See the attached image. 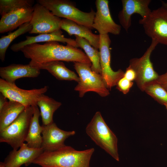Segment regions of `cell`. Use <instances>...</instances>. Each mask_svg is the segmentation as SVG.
I'll list each match as a JSON object with an SVG mask.
<instances>
[{"label": "cell", "mask_w": 167, "mask_h": 167, "mask_svg": "<svg viewBox=\"0 0 167 167\" xmlns=\"http://www.w3.org/2000/svg\"><path fill=\"white\" fill-rule=\"evenodd\" d=\"M24 57L30 59L29 64L36 66L53 61L92 63L85 53L78 48L67 44L64 45L57 41L35 43L27 45L20 50Z\"/></svg>", "instance_id": "1"}, {"label": "cell", "mask_w": 167, "mask_h": 167, "mask_svg": "<svg viewBox=\"0 0 167 167\" xmlns=\"http://www.w3.org/2000/svg\"><path fill=\"white\" fill-rule=\"evenodd\" d=\"M93 148L78 151L66 146L52 152H44L32 163L42 167H90Z\"/></svg>", "instance_id": "2"}, {"label": "cell", "mask_w": 167, "mask_h": 167, "mask_svg": "<svg viewBox=\"0 0 167 167\" xmlns=\"http://www.w3.org/2000/svg\"><path fill=\"white\" fill-rule=\"evenodd\" d=\"M85 131L97 145L116 161H119L117 138L107 125L100 112L95 113L87 126Z\"/></svg>", "instance_id": "3"}, {"label": "cell", "mask_w": 167, "mask_h": 167, "mask_svg": "<svg viewBox=\"0 0 167 167\" xmlns=\"http://www.w3.org/2000/svg\"><path fill=\"white\" fill-rule=\"evenodd\" d=\"M36 2L58 17L72 20L91 30L93 29L95 12L92 9L89 12H83L77 8L73 2L67 0H37Z\"/></svg>", "instance_id": "4"}, {"label": "cell", "mask_w": 167, "mask_h": 167, "mask_svg": "<svg viewBox=\"0 0 167 167\" xmlns=\"http://www.w3.org/2000/svg\"><path fill=\"white\" fill-rule=\"evenodd\" d=\"M74 66L78 73L79 80L74 88L80 97L88 92H95L102 97L108 96L110 93L102 75L92 71L91 66L85 63L75 62Z\"/></svg>", "instance_id": "5"}, {"label": "cell", "mask_w": 167, "mask_h": 167, "mask_svg": "<svg viewBox=\"0 0 167 167\" xmlns=\"http://www.w3.org/2000/svg\"><path fill=\"white\" fill-rule=\"evenodd\" d=\"M34 112L33 106L25 109L5 129L0 132V142L6 143L17 150L25 141Z\"/></svg>", "instance_id": "6"}, {"label": "cell", "mask_w": 167, "mask_h": 167, "mask_svg": "<svg viewBox=\"0 0 167 167\" xmlns=\"http://www.w3.org/2000/svg\"><path fill=\"white\" fill-rule=\"evenodd\" d=\"M158 44L156 40H152L151 44L141 57L132 58L130 61L129 66L135 71V81L142 91H143L147 84L156 80L159 76L150 60L151 54Z\"/></svg>", "instance_id": "7"}, {"label": "cell", "mask_w": 167, "mask_h": 167, "mask_svg": "<svg viewBox=\"0 0 167 167\" xmlns=\"http://www.w3.org/2000/svg\"><path fill=\"white\" fill-rule=\"evenodd\" d=\"M145 34L159 43L167 45V9L162 6L152 11L148 16L139 20Z\"/></svg>", "instance_id": "8"}, {"label": "cell", "mask_w": 167, "mask_h": 167, "mask_svg": "<svg viewBox=\"0 0 167 167\" xmlns=\"http://www.w3.org/2000/svg\"><path fill=\"white\" fill-rule=\"evenodd\" d=\"M48 87L24 90L18 87L15 83L8 82L0 79V92L9 101L18 102L26 108L37 105L40 96L47 92Z\"/></svg>", "instance_id": "9"}, {"label": "cell", "mask_w": 167, "mask_h": 167, "mask_svg": "<svg viewBox=\"0 0 167 167\" xmlns=\"http://www.w3.org/2000/svg\"><path fill=\"white\" fill-rule=\"evenodd\" d=\"M33 7V15L30 22L32 28L29 33H47L61 29L62 19L60 18L38 3Z\"/></svg>", "instance_id": "10"}, {"label": "cell", "mask_w": 167, "mask_h": 167, "mask_svg": "<svg viewBox=\"0 0 167 167\" xmlns=\"http://www.w3.org/2000/svg\"><path fill=\"white\" fill-rule=\"evenodd\" d=\"M99 49L100 53V65L101 75L108 88L110 90L118 80L124 76V72L120 69L113 71L111 65L110 46L111 41L108 34L100 35Z\"/></svg>", "instance_id": "11"}, {"label": "cell", "mask_w": 167, "mask_h": 167, "mask_svg": "<svg viewBox=\"0 0 167 167\" xmlns=\"http://www.w3.org/2000/svg\"><path fill=\"white\" fill-rule=\"evenodd\" d=\"M108 0H96L95 12L92 25L93 28L96 30L99 35L110 33L118 35L121 32V26L113 20L109 11Z\"/></svg>", "instance_id": "12"}, {"label": "cell", "mask_w": 167, "mask_h": 167, "mask_svg": "<svg viewBox=\"0 0 167 167\" xmlns=\"http://www.w3.org/2000/svg\"><path fill=\"white\" fill-rule=\"evenodd\" d=\"M41 147L44 152H52L65 146L66 139L75 134L74 131H67L58 128L54 122L46 125H42Z\"/></svg>", "instance_id": "13"}, {"label": "cell", "mask_w": 167, "mask_h": 167, "mask_svg": "<svg viewBox=\"0 0 167 167\" xmlns=\"http://www.w3.org/2000/svg\"><path fill=\"white\" fill-rule=\"evenodd\" d=\"M122 9L118 15L122 26L127 32L131 24V16L139 15L142 19L147 17L151 11L149 7L151 0H122Z\"/></svg>", "instance_id": "14"}, {"label": "cell", "mask_w": 167, "mask_h": 167, "mask_svg": "<svg viewBox=\"0 0 167 167\" xmlns=\"http://www.w3.org/2000/svg\"><path fill=\"white\" fill-rule=\"evenodd\" d=\"M44 151L41 148H33L24 143L18 150L13 149L5 158L6 167H20L23 165L28 166Z\"/></svg>", "instance_id": "15"}, {"label": "cell", "mask_w": 167, "mask_h": 167, "mask_svg": "<svg viewBox=\"0 0 167 167\" xmlns=\"http://www.w3.org/2000/svg\"><path fill=\"white\" fill-rule=\"evenodd\" d=\"M33 6L20 8L1 16L0 33L12 31L23 24L31 21L33 12Z\"/></svg>", "instance_id": "16"}, {"label": "cell", "mask_w": 167, "mask_h": 167, "mask_svg": "<svg viewBox=\"0 0 167 167\" xmlns=\"http://www.w3.org/2000/svg\"><path fill=\"white\" fill-rule=\"evenodd\" d=\"M40 69L29 64L26 65L13 64L0 67V76L6 81L15 83L19 79L24 78H35L40 74Z\"/></svg>", "instance_id": "17"}, {"label": "cell", "mask_w": 167, "mask_h": 167, "mask_svg": "<svg viewBox=\"0 0 167 167\" xmlns=\"http://www.w3.org/2000/svg\"><path fill=\"white\" fill-rule=\"evenodd\" d=\"M61 29L52 32L40 34L35 36H26V40L12 45L11 50L18 52L24 46L31 44L41 42L51 41L60 42L78 48V46L74 39L65 37L62 34Z\"/></svg>", "instance_id": "18"}, {"label": "cell", "mask_w": 167, "mask_h": 167, "mask_svg": "<svg viewBox=\"0 0 167 167\" xmlns=\"http://www.w3.org/2000/svg\"><path fill=\"white\" fill-rule=\"evenodd\" d=\"M61 29L66 31L70 36H77L88 41L95 49L98 50L100 45V35L93 33L91 29L66 19H62Z\"/></svg>", "instance_id": "19"}, {"label": "cell", "mask_w": 167, "mask_h": 167, "mask_svg": "<svg viewBox=\"0 0 167 167\" xmlns=\"http://www.w3.org/2000/svg\"><path fill=\"white\" fill-rule=\"evenodd\" d=\"M35 67L47 70L60 80L74 81L78 82L79 78L74 71L68 69L63 62L53 61L37 65Z\"/></svg>", "instance_id": "20"}, {"label": "cell", "mask_w": 167, "mask_h": 167, "mask_svg": "<svg viewBox=\"0 0 167 167\" xmlns=\"http://www.w3.org/2000/svg\"><path fill=\"white\" fill-rule=\"evenodd\" d=\"M34 112L28 135L25 139L28 146L31 148H39L41 147L42 136L41 134L43 130L42 125L39 122L40 111L37 106H33Z\"/></svg>", "instance_id": "21"}, {"label": "cell", "mask_w": 167, "mask_h": 167, "mask_svg": "<svg viewBox=\"0 0 167 167\" xmlns=\"http://www.w3.org/2000/svg\"><path fill=\"white\" fill-rule=\"evenodd\" d=\"M37 105L40 108L43 125H46L54 122V114L62 103L43 94L39 98Z\"/></svg>", "instance_id": "22"}, {"label": "cell", "mask_w": 167, "mask_h": 167, "mask_svg": "<svg viewBox=\"0 0 167 167\" xmlns=\"http://www.w3.org/2000/svg\"><path fill=\"white\" fill-rule=\"evenodd\" d=\"M25 108L18 102L9 100L0 111V132L12 123Z\"/></svg>", "instance_id": "23"}, {"label": "cell", "mask_w": 167, "mask_h": 167, "mask_svg": "<svg viewBox=\"0 0 167 167\" xmlns=\"http://www.w3.org/2000/svg\"><path fill=\"white\" fill-rule=\"evenodd\" d=\"M75 41L78 46L84 49L92 63L91 70L101 75L99 51L93 47L85 39L77 36Z\"/></svg>", "instance_id": "24"}, {"label": "cell", "mask_w": 167, "mask_h": 167, "mask_svg": "<svg viewBox=\"0 0 167 167\" xmlns=\"http://www.w3.org/2000/svg\"><path fill=\"white\" fill-rule=\"evenodd\" d=\"M32 28L30 22H27L21 25L15 31L2 36L0 39V59L2 62L5 61L6 52L11 42L20 36L29 32Z\"/></svg>", "instance_id": "25"}, {"label": "cell", "mask_w": 167, "mask_h": 167, "mask_svg": "<svg viewBox=\"0 0 167 167\" xmlns=\"http://www.w3.org/2000/svg\"><path fill=\"white\" fill-rule=\"evenodd\" d=\"M143 91L159 103L167 104V91L162 85L155 81L147 84Z\"/></svg>", "instance_id": "26"}, {"label": "cell", "mask_w": 167, "mask_h": 167, "mask_svg": "<svg viewBox=\"0 0 167 167\" xmlns=\"http://www.w3.org/2000/svg\"><path fill=\"white\" fill-rule=\"evenodd\" d=\"M34 2L32 0H0V14L2 16L18 9L32 7Z\"/></svg>", "instance_id": "27"}, {"label": "cell", "mask_w": 167, "mask_h": 167, "mask_svg": "<svg viewBox=\"0 0 167 167\" xmlns=\"http://www.w3.org/2000/svg\"><path fill=\"white\" fill-rule=\"evenodd\" d=\"M133 84L131 81L124 76L120 79L117 82L116 88L124 94H126L129 92Z\"/></svg>", "instance_id": "28"}, {"label": "cell", "mask_w": 167, "mask_h": 167, "mask_svg": "<svg viewBox=\"0 0 167 167\" xmlns=\"http://www.w3.org/2000/svg\"><path fill=\"white\" fill-rule=\"evenodd\" d=\"M124 77L132 82L133 80H135L136 78V74L134 71L128 66L124 72Z\"/></svg>", "instance_id": "29"}, {"label": "cell", "mask_w": 167, "mask_h": 167, "mask_svg": "<svg viewBox=\"0 0 167 167\" xmlns=\"http://www.w3.org/2000/svg\"><path fill=\"white\" fill-rule=\"evenodd\" d=\"M7 98L2 93H0V111L7 104L8 101Z\"/></svg>", "instance_id": "30"}, {"label": "cell", "mask_w": 167, "mask_h": 167, "mask_svg": "<svg viewBox=\"0 0 167 167\" xmlns=\"http://www.w3.org/2000/svg\"><path fill=\"white\" fill-rule=\"evenodd\" d=\"M167 81V71L164 74L159 75L155 81L157 83L161 84Z\"/></svg>", "instance_id": "31"}, {"label": "cell", "mask_w": 167, "mask_h": 167, "mask_svg": "<svg viewBox=\"0 0 167 167\" xmlns=\"http://www.w3.org/2000/svg\"><path fill=\"white\" fill-rule=\"evenodd\" d=\"M161 84L167 91V81Z\"/></svg>", "instance_id": "32"}, {"label": "cell", "mask_w": 167, "mask_h": 167, "mask_svg": "<svg viewBox=\"0 0 167 167\" xmlns=\"http://www.w3.org/2000/svg\"><path fill=\"white\" fill-rule=\"evenodd\" d=\"M161 2L162 6L167 9V2H165L163 1H161Z\"/></svg>", "instance_id": "33"}, {"label": "cell", "mask_w": 167, "mask_h": 167, "mask_svg": "<svg viewBox=\"0 0 167 167\" xmlns=\"http://www.w3.org/2000/svg\"><path fill=\"white\" fill-rule=\"evenodd\" d=\"M0 167H6L4 162H0Z\"/></svg>", "instance_id": "34"}, {"label": "cell", "mask_w": 167, "mask_h": 167, "mask_svg": "<svg viewBox=\"0 0 167 167\" xmlns=\"http://www.w3.org/2000/svg\"><path fill=\"white\" fill-rule=\"evenodd\" d=\"M164 105L166 107V109L167 110V104H165Z\"/></svg>", "instance_id": "35"}]
</instances>
